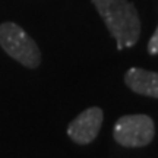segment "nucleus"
<instances>
[{
    "mask_svg": "<svg viewBox=\"0 0 158 158\" xmlns=\"http://www.w3.org/2000/svg\"><path fill=\"white\" fill-rule=\"evenodd\" d=\"M124 84L139 95L158 98V72L130 68L124 73Z\"/></svg>",
    "mask_w": 158,
    "mask_h": 158,
    "instance_id": "39448f33",
    "label": "nucleus"
},
{
    "mask_svg": "<svg viewBox=\"0 0 158 158\" xmlns=\"http://www.w3.org/2000/svg\"><path fill=\"white\" fill-rule=\"evenodd\" d=\"M0 47L7 56L28 69H35L41 63L38 44L29 34L15 22L0 23Z\"/></svg>",
    "mask_w": 158,
    "mask_h": 158,
    "instance_id": "f03ea898",
    "label": "nucleus"
},
{
    "mask_svg": "<svg viewBox=\"0 0 158 158\" xmlns=\"http://www.w3.org/2000/svg\"><path fill=\"white\" fill-rule=\"evenodd\" d=\"M155 136L154 120L147 114H127L114 124L113 138L124 148H143Z\"/></svg>",
    "mask_w": 158,
    "mask_h": 158,
    "instance_id": "7ed1b4c3",
    "label": "nucleus"
},
{
    "mask_svg": "<svg viewBox=\"0 0 158 158\" xmlns=\"http://www.w3.org/2000/svg\"><path fill=\"white\" fill-rule=\"evenodd\" d=\"M110 35L117 41V48L132 47L141 37V21L135 5L129 0H92Z\"/></svg>",
    "mask_w": 158,
    "mask_h": 158,
    "instance_id": "f257e3e1",
    "label": "nucleus"
},
{
    "mask_svg": "<svg viewBox=\"0 0 158 158\" xmlns=\"http://www.w3.org/2000/svg\"><path fill=\"white\" fill-rule=\"evenodd\" d=\"M148 53H149L151 56L158 54V27H157V29H155V32L152 34V37L148 41Z\"/></svg>",
    "mask_w": 158,
    "mask_h": 158,
    "instance_id": "423d86ee",
    "label": "nucleus"
},
{
    "mask_svg": "<svg viewBox=\"0 0 158 158\" xmlns=\"http://www.w3.org/2000/svg\"><path fill=\"white\" fill-rule=\"evenodd\" d=\"M104 113L100 107H89L84 110L68 126L69 138L78 145H88L95 141L100 133Z\"/></svg>",
    "mask_w": 158,
    "mask_h": 158,
    "instance_id": "20e7f679",
    "label": "nucleus"
}]
</instances>
